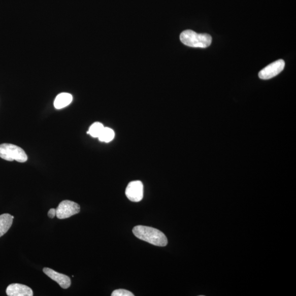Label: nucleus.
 I'll return each mask as SVG.
<instances>
[{
  "instance_id": "6e6552de",
  "label": "nucleus",
  "mask_w": 296,
  "mask_h": 296,
  "mask_svg": "<svg viewBox=\"0 0 296 296\" xmlns=\"http://www.w3.org/2000/svg\"><path fill=\"white\" fill-rule=\"evenodd\" d=\"M9 296H32L33 292L28 286L20 284H12L6 289Z\"/></svg>"
},
{
  "instance_id": "ddd939ff",
  "label": "nucleus",
  "mask_w": 296,
  "mask_h": 296,
  "mask_svg": "<svg viewBox=\"0 0 296 296\" xmlns=\"http://www.w3.org/2000/svg\"><path fill=\"white\" fill-rule=\"evenodd\" d=\"M112 296H134L131 292L124 289H119L114 291L112 294Z\"/></svg>"
},
{
  "instance_id": "f03ea898",
  "label": "nucleus",
  "mask_w": 296,
  "mask_h": 296,
  "mask_svg": "<svg viewBox=\"0 0 296 296\" xmlns=\"http://www.w3.org/2000/svg\"><path fill=\"white\" fill-rule=\"evenodd\" d=\"M182 43L186 46L191 47H208L212 43V37L208 34H198L187 30L183 31L180 36Z\"/></svg>"
},
{
  "instance_id": "7ed1b4c3",
  "label": "nucleus",
  "mask_w": 296,
  "mask_h": 296,
  "mask_svg": "<svg viewBox=\"0 0 296 296\" xmlns=\"http://www.w3.org/2000/svg\"><path fill=\"white\" fill-rule=\"evenodd\" d=\"M0 157L7 161L16 160L19 162H25L27 160L23 149L9 143L0 144Z\"/></svg>"
},
{
  "instance_id": "4468645a",
  "label": "nucleus",
  "mask_w": 296,
  "mask_h": 296,
  "mask_svg": "<svg viewBox=\"0 0 296 296\" xmlns=\"http://www.w3.org/2000/svg\"><path fill=\"white\" fill-rule=\"evenodd\" d=\"M48 216L51 218H53L56 216V209H51L48 212Z\"/></svg>"
},
{
  "instance_id": "0eeeda50",
  "label": "nucleus",
  "mask_w": 296,
  "mask_h": 296,
  "mask_svg": "<svg viewBox=\"0 0 296 296\" xmlns=\"http://www.w3.org/2000/svg\"><path fill=\"white\" fill-rule=\"evenodd\" d=\"M43 272L48 277L57 282L61 288L67 289L71 286V280L67 275L58 273L49 268H44Z\"/></svg>"
},
{
  "instance_id": "f257e3e1",
  "label": "nucleus",
  "mask_w": 296,
  "mask_h": 296,
  "mask_svg": "<svg viewBox=\"0 0 296 296\" xmlns=\"http://www.w3.org/2000/svg\"><path fill=\"white\" fill-rule=\"evenodd\" d=\"M133 233L137 238L157 246H166L168 240L164 234L152 227L137 225L134 227Z\"/></svg>"
},
{
  "instance_id": "1a4fd4ad",
  "label": "nucleus",
  "mask_w": 296,
  "mask_h": 296,
  "mask_svg": "<svg viewBox=\"0 0 296 296\" xmlns=\"http://www.w3.org/2000/svg\"><path fill=\"white\" fill-rule=\"evenodd\" d=\"M73 101V96L68 93L59 94L54 102V106L57 109H60L70 105Z\"/></svg>"
},
{
  "instance_id": "20e7f679",
  "label": "nucleus",
  "mask_w": 296,
  "mask_h": 296,
  "mask_svg": "<svg viewBox=\"0 0 296 296\" xmlns=\"http://www.w3.org/2000/svg\"><path fill=\"white\" fill-rule=\"evenodd\" d=\"M80 211V205L70 201L61 202L56 209V216L58 219L70 218Z\"/></svg>"
},
{
  "instance_id": "39448f33",
  "label": "nucleus",
  "mask_w": 296,
  "mask_h": 296,
  "mask_svg": "<svg viewBox=\"0 0 296 296\" xmlns=\"http://www.w3.org/2000/svg\"><path fill=\"white\" fill-rule=\"evenodd\" d=\"M285 61L283 59H279L273 62L260 71L258 74L260 79L269 80L278 75L284 70Z\"/></svg>"
},
{
  "instance_id": "f8f14e48",
  "label": "nucleus",
  "mask_w": 296,
  "mask_h": 296,
  "mask_svg": "<svg viewBox=\"0 0 296 296\" xmlns=\"http://www.w3.org/2000/svg\"><path fill=\"white\" fill-rule=\"evenodd\" d=\"M104 127L105 126H103L102 123L99 122H94L89 127L87 134L94 138H98Z\"/></svg>"
},
{
  "instance_id": "423d86ee",
  "label": "nucleus",
  "mask_w": 296,
  "mask_h": 296,
  "mask_svg": "<svg viewBox=\"0 0 296 296\" xmlns=\"http://www.w3.org/2000/svg\"><path fill=\"white\" fill-rule=\"evenodd\" d=\"M125 194L130 201L140 202L142 201L144 194V187L140 181L130 182L126 189Z\"/></svg>"
},
{
  "instance_id": "9d476101",
  "label": "nucleus",
  "mask_w": 296,
  "mask_h": 296,
  "mask_svg": "<svg viewBox=\"0 0 296 296\" xmlns=\"http://www.w3.org/2000/svg\"><path fill=\"white\" fill-rule=\"evenodd\" d=\"M12 216L8 213L0 215V237L8 232L13 223Z\"/></svg>"
},
{
  "instance_id": "9b49d317",
  "label": "nucleus",
  "mask_w": 296,
  "mask_h": 296,
  "mask_svg": "<svg viewBox=\"0 0 296 296\" xmlns=\"http://www.w3.org/2000/svg\"><path fill=\"white\" fill-rule=\"evenodd\" d=\"M114 137L115 133L112 129L104 127L98 137V139L101 142L109 143L114 139Z\"/></svg>"
}]
</instances>
